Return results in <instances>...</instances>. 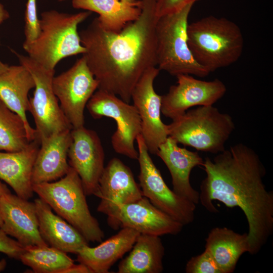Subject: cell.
<instances>
[{
  "label": "cell",
  "instance_id": "obj_13",
  "mask_svg": "<svg viewBox=\"0 0 273 273\" xmlns=\"http://www.w3.org/2000/svg\"><path fill=\"white\" fill-rule=\"evenodd\" d=\"M160 71L156 66L148 69L138 81L131 95L141 119V135L149 153L155 155L159 147L168 137L167 125L161 118V96L154 87Z\"/></svg>",
  "mask_w": 273,
  "mask_h": 273
},
{
  "label": "cell",
  "instance_id": "obj_19",
  "mask_svg": "<svg viewBox=\"0 0 273 273\" xmlns=\"http://www.w3.org/2000/svg\"><path fill=\"white\" fill-rule=\"evenodd\" d=\"M71 130L66 129L40 141L33 168V185L57 180L67 173L70 168L68 153Z\"/></svg>",
  "mask_w": 273,
  "mask_h": 273
},
{
  "label": "cell",
  "instance_id": "obj_6",
  "mask_svg": "<svg viewBox=\"0 0 273 273\" xmlns=\"http://www.w3.org/2000/svg\"><path fill=\"white\" fill-rule=\"evenodd\" d=\"M194 3L158 17L155 26L156 64L160 70L176 76L205 77L210 72L195 59L188 43V18Z\"/></svg>",
  "mask_w": 273,
  "mask_h": 273
},
{
  "label": "cell",
  "instance_id": "obj_21",
  "mask_svg": "<svg viewBox=\"0 0 273 273\" xmlns=\"http://www.w3.org/2000/svg\"><path fill=\"white\" fill-rule=\"evenodd\" d=\"M41 236L50 246L65 253L77 254L88 242L72 225L40 198L34 200Z\"/></svg>",
  "mask_w": 273,
  "mask_h": 273
},
{
  "label": "cell",
  "instance_id": "obj_7",
  "mask_svg": "<svg viewBox=\"0 0 273 273\" xmlns=\"http://www.w3.org/2000/svg\"><path fill=\"white\" fill-rule=\"evenodd\" d=\"M167 125L168 135L178 144L198 151L218 154L235 129L232 116L213 106L187 111Z\"/></svg>",
  "mask_w": 273,
  "mask_h": 273
},
{
  "label": "cell",
  "instance_id": "obj_18",
  "mask_svg": "<svg viewBox=\"0 0 273 273\" xmlns=\"http://www.w3.org/2000/svg\"><path fill=\"white\" fill-rule=\"evenodd\" d=\"M168 136L156 154L165 163L171 176L172 190L177 195L195 204L199 203L200 193L190 183V174L196 166H202L204 160L197 152L180 147Z\"/></svg>",
  "mask_w": 273,
  "mask_h": 273
},
{
  "label": "cell",
  "instance_id": "obj_9",
  "mask_svg": "<svg viewBox=\"0 0 273 273\" xmlns=\"http://www.w3.org/2000/svg\"><path fill=\"white\" fill-rule=\"evenodd\" d=\"M94 119L103 117L113 119L116 130L111 139L117 153L132 159H138V151L134 146L137 136L141 134V121L135 107L114 94L98 89L86 106Z\"/></svg>",
  "mask_w": 273,
  "mask_h": 273
},
{
  "label": "cell",
  "instance_id": "obj_30",
  "mask_svg": "<svg viewBox=\"0 0 273 273\" xmlns=\"http://www.w3.org/2000/svg\"><path fill=\"white\" fill-rule=\"evenodd\" d=\"M187 273H221L210 253L205 249L201 254L191 257L187 262Z\"/></svg>",
  "mask_w": 273,
  "mask_h": 273
},
{
  "label": "cell",
  "instance_id": "obj_1",
  "mask_svg": "<svg viewBox=\"0 0 273 273\" xmlns=\"http://www.w3.org/2000/svg\"><path fill=\"white\" fill-rule=\"evenodd\" d=\"M202 166L206 176L200 186L199 202L212 213L218 212L213 201L240 208L248 224V253L257 254L273 232V193L264 184L266 170L258 155L238 143L213 158H205Z\"/></svg>",
  "mask_w": 273,
  "mask_h": 273
},
{
  "label": "cell",
  "instance_id": "obj_12",
  "mask_svg": "<svg viewBox=\"0 0 273 273\" xmlns=\"http://www.w3.org/2000/svg\"><path fill=\"white\" fill-rule=\"evenodd\" d=\"M105 215L112 229L128 228L140 234L176 235L184 226L154 206L144 196L133 202L114 205Z\"/></svg>",
  "mask_w": 273,
  "mask_h": 273
},
{
  "label": "cell",
  "instance_id": "obj_25",
  "mask_svg": "<svg viewBox=\"0 0 273 273\" xmlns=\"http://www.w3.org/2000/svg\"><path fill=\"white\" fill-rule=\"evenodd\" d=\"M129 254L120 262L118 273H160L165 249L160 236L140 234Z\"/></svg>",
  "mask_w": 273,
  "mask_h": 273
},
{
  "label": "cell",
  "instance_id": "obj_26",
  "mask_svg": "<svg viewBox=\"0 0 273 273\" xmlns=\"http://www.w3.org/2000/svg\"><path fill=\"white\" fill-rule=\"evenodd\" d=\"M72 5L75 9L97 13L102 26L114 32L135 20L141 13V5L135 6L121 0H72Z\"/></svg>",
  "mask_w": 273,
  "mask_h": 273
},
{
  "label": "cell",
  "instance_id": "obj_37",
  "mask_svg": "<svg viewBox=\"0 0 273 273\" xmlns=\"http://www.w3.org/2000/svg\"><path fill=\"white\" fill-rule=\"evenodd\" d=\"M9 66L0 61V74L4 72L8 68Z\"/></svg>",
  "mask_w": 273,
  "mask_h": 273
},
{
  "label": "cell",
  "instance_id": "obj_38",
  "mask_svg": "<svg viewBox=\"0 0 273 273\" xmlns=\"http://www.w3.org/2000/svg\"><path fill=\"white\" fill-rule=\"evenodd\" d=\"M7 265V261L6 259H2L0 260V272L3 271Z\"/></svg>",
  "mask_w": 273,
  "mask_h": 273
},
{
  "label": "cell",
  "instance_id": "obj_3",
  "mask_svg": "<svg viewBox=\"0 0 273 273\" xmlns=\"http://www.w3.org/2000/svg\"><path fill=\"white\" fill-rule=\"evenodd\" d=\"M188 43L195 60L210 73L237 62L243 51L239 26L224 17L209 16L188 25Z\"/></svg>",
  "mask_w": 273,
  "mask_h": 273
},
{
  "label": "cell",
  "instance_id": "obj_27",
  "mask_svg": "<svg viewBox=\"0 0 273 273\" xmlns=\"http://www.w3.org/2000/svg\"><path fill=\"white\" fill-rule=\"evenodd\" d=\"M19 260L35 273H64L74 263L67 253L49 245L25 247Z\"/></svg>",
  "mask_w": 273,
  "mask_h": 273
},
{
  "label": "cell",
  "instance_id": "obj_24",
  "mask_svg": "<svg viewBox=\"0 0 273 273\" xmlns=\"http://www.w3.org/2000/svg\"><path fill=\"white\" fill-rule=\"evenodd\" d=\"M205 241V249L221 273L234 272L240 257L249 250L248 234L238 233L226 227L214 228Z\"/></svg>",
  "mask_w": 273,
  "mask_h": 273
},
{
  "label": "cell",
  "instance_id": "obj_36",
  "mask_svg": "<svg viewBox=\"0 0 273 273\" xmlns=\"http://www.w3.org/2000/svg\"><path fill=\"white\" fill-rule=\"evenodd\" d=\"M126 3L135 5L140 6L141 5V0H121Z\"/></svg>",
  "mask_w": 273,
  "mask_h": 273
},
{
  "label": "cell",
  "instance_id": "obj_35",
  "mask_svg": "<svg viewBox=\"0 0 273 273\" xmlns=\"http://www.w3.org/2000/svg\"><path fill=\"white\" fill-rule=\"evenodd\" d=\"M10 192H11L7 186L0 179V199L3 195Z\"/></svg>",
  "mask_w": 273,
  "mask_h": 273
},
{
  "label": "cell",
  "instance_id": "obj_15",
  "mask_svg": "<svg viewBox=\"0 0 273 273\" xmlns=\"http://www.w3.org/2000/svg\"><path fill=\"white\" fill-rule=\"evenodd\" d=\"M71 134L69 164L80 177L86 196H96L105 167V152L101 140L96 131L84 126L72 128Z\"/></svg>",
  "mask_w": 273,
  "mask_h": 273
},
{
  "label": "cell",
  "instance_id": "obj_2",
  "mask_svg": "<svg viewBox=\"0 0 273 273\" xmlns=\"http://www.w3.org/2000/svg\"><path fill=\"white\" fill-rule=\"evenodd\" d=\"M141 13L119 32L108 30L97 18L79 32L85 49L82 55L98 89L115 94L127 103L143 73L157 66L156 0H141Z\"/></svg>",
  "mask_w": 273,
  "mask_h": 273
},
{
  "label": "cell",
  "instance_id": "obj_34",
  "mask_svg": "<svg viewBox=\"0 0 273 273\" xmlns=\"http://www.w3.org/2000/svg\"><path fill=\"white\" fill-rule=\"evenodd\" d=\"M10 17L9 12L5 8L3 5L0 2V25ZM1 44V42H0Z\"/></svg>",
  "mask_w": 273,
  "mask_h": 273
},
{
  "label": "cell",
  "instance_id": "obj_20",
  "mask_svg": "<svg viewBox=\"0 0 273 273\" xmlns=\"http://www.w3.org/2000/svg\"><path fill=\"white\" fill-rule=\"evenodd\" d=\"M40 146V141L36 138L21 150L0 151V179L9 185L18 196L26 200L34 193L32 175Z\"/></svg>",
  "mask_w": 273,
  "mask_h": 273
},
{
  "label": "cell",
  "instance_id": "obj_4",
  "mask_svg": "<svg viewBox=\"0 0 273 273\" xmlns=\"http://www.w3.org/2000/svg\"><path fill=\"white\" fill-rule=\"evenodd\" d=\"M90 11L75 14L56 10L44 11L39 19V33L32 42L23 47L31 59L44 67L55 70L62 59L85 49L81 43L78 25L90 15Z\"/></svg>",
  "mask_w": 273,
  "mask_h": 273
},
{
  "label": "cell",
  "instance_id": "obj_17",
  "mask_svg": "<svg viewBox=\"0 0 273 273\" xmlns=\"http://www.w3.org/2000/svg\"><path fill=\"white\" fill-rule=\"evenodd\" d=\"M96 196L101 199L97 211L105 214L113 205L133 202L143 195L130 168L114 157L104 167Z\"/></svg>",
  "mask_w": 273,
  "mask_h": 273
},
{
  "label": "cell",
  "instance_id": "obj_5",
  "mask_svg": "<svg viewBox=\"0 0 273 273\" xmlns=\"http://www.w3.org/2000/svg\"><path fill=\"white\" fill-rule=\"evenodd\" d=\"M33 190L88 242H102L104 232L89 211L81 180L73 168L57 180L33 185Z\"/></svg>",
  "mask_w": 273,
  "mask_h": 273
},
{
  "label": "cell",
  "instance_id": "obj_31",
  "mask_svg": "<svg viewBox=\"0 0 273 273\" xmlns=\"http://www.w3.org/2000/svg\"><path fill=\"white\" fill-rule=\"evenodd\" d=\"M24 248L17 240L11 239L0 228V252L10 258L19 260Z\"/></svg>",
  "mask_w": 273,
  "mask_h": 273
},
{
  "label": "cell",
  "instance_id": "obj_40",
  "mask_svg": "<svg viewBox=\"0 0 273 273\" xmlns=\"http://www.w3.org/2000/svg\"><path fill=\"white\" fill-rule=\"evenodd\" d=\"M58 1H60V2H62V1H66V0H58Z\"/></svg>",
  "mask_w": 273,
  "mask_h": 273
},
{
  "label": "cell",
  "instance_id": "obj_10",
  "mask_svg": "<svg viewBox=\"0 0 273 273\" xmlns=\"http://www.w3.org/2000/svg\"><path fill=\"white\" fill-rule=\"evenodd\" d=\"M135 141L140 167L139 185L143 196L154 206L184 225L192 223L195 218L196 204L169 188L151 158L141 134L137 136Z\"/></svg>",
  "mask_w": 273,
  "mask_h": 273
},
{
  "label": "cell",
  "instance_id": "obj_41",
  "mask_svg": "<svg viewBox=\"0 0 273 273\" xmlns=\"http://www.w3.org/2000/svg\"><path fill=\"white\" fill-rule=\"evenodd\" d=\"M157 1V0H156Z\"/></svg>",
  "mask_w": 273,
  "mask_h": 273
},
{
  "label": "cell",
  "instance_id": "obj_23",
  "mask_svg": "<svg viewBox=\"0 0 273 273\" xmlns=\"http://www.w3.org/2000/svg\"><path fill=\"white\" fill-rule=\"evenodd\" d=\"M34 86L31 73L21 64L9 66L0 74V101L22 117L33 140L37 138L36 131L28 122L26 112L29 110L28 93Z\"/></svg>",
  "mask_w": 273,
  "mask_h": 273
},
{
  "label": "cell",
  "instance_id": "obj_29",
  "mask_svg": "<svg viewBox=\"0 0 273 273\" xmlns=\"http://www.w3.org/2000/svg\"><path fill=\"white\" fill-rule=\"evenodd\" d=\"M39 31V19L37 15L36 0H27L25 13V40L23 47L35 40Z\"/></svg>",
  "mask_w": 273,
  "mask_h": 273
},
{
  "label": "cell",
  "instance_id": "obj_16",
  "mask_svg": "<svg viewBox=\"0 0 273 273\" xmlns=\"http://www.w3.org/2000/svg\"><path fill=\"white\" fill-rule=\"evenodd\" d=\"M1 229L24 247L49 245L39 233L35 205L11 192L0 199Z\"/></svg>",
  "mask_w": 273,
  "mask_h": 273
},
{
  "label": "cell",
  "instance_id": "obj_14",
  "mask_svg": "<svg viewBox=\"0 0 273 273\" xmlns=\"http://www.w3.org/2000/svg\"><path fill=\"white\" fill-rule=\"evenodd\" d=\"M176 84L161 96V113L173 120L195 106L213 105L223 97L226 87L219 79H198L190 74L176 76Z\"/></svg>",
  "mask_w": 273,
  "mask_h": 273
},
{
  "label": "cell",
  "instance_id": "obj_8",
  "mask_svg": "<svg viewBox=\"0 0 273 273\" xmlns=\"http://www.w3.org/2000/svg\"><path fill=\"white\" fill-rule=\"evenodd\" d=\"M13 52L20 64L28 70L34 81V90L29 99L28 111L33 118L37 138L41 141L53 134L72 129L53 90L55 70L44 67L28 56Z\"/></svg>",
  "mask_w": 273,
  "mask_h": 273
},
{
  "label": "cell",
  "instance_id": "obj_28",
  "mask_svg": "<svg viewBox=\"0 0 273 273\" xmlns=\"http://www.w3.org/2000/svg\"><path fill=\"white\" fill-rule=\"evenodd\" d=\"M33 140L22 117L0 101V151H18Z\"/></svg>",
  "mask_w": 273,
  "mask_h": 273
},
{
  "label": "cell",
  "instance_id": "obj_11",
  "mask_svg": "<svg viewBox=\"0 0 273 273\" xmlns=\"http://www.w3.org/2000/svg\"><path fill=\"white\" fill-rule=\"evenodd\" d=\"M98 87V81L83 55L69 69L54 76V92L72 128L84 126L85 108Z\"/></svg>",
  "mask_w": 273,
  "mask_h": 273
},
{
  "label": "cell",
  "instance_id": "obj_33",
  "mask_svg": "<svg viewBox=\"0 0 273 273\" xmlns=\"http://www.w3.org/2000/svg\"><path fill=\"white\" fill-rule=\"evenodd\" d=\"M64 273H92V271L87 266L79 263L78 264L74 263L66 269Z\"/></svg>",
  "mask_w": 273,
  "mask_h": 273
},
{
  "label": "cell",
  "instance_id": "obj_39",
  "mask_svg": "<svg viewBox=\"0 0 273 273\" xmlns=\"http://www.w3.org/2000/svg\"><path fill=\"white\" fill-rule=\"evenodd\" d=\"M3 224V220L2 216L0 212V228H2Z\"/></svg>",
  "mask_w": 273,
  "mask_h": 273
},
{
  "label": "cell",
  "instance_id": "obj_32",
  "mask_svg": "<svg viewBox=\"0 0 273 273\" xmlns=\"http://www.w3.org/2000/svg\"><path fill=\"white\" fill-rule=\"evenodd\" d=\"M198 0H157L156 13L158 17L178 10L189 3H195Z\"/></svg>",
  "mask_w": 273,
  "mask_h": 273
},
{
  "label": "cell",
  "instance_id": "obj_22",
  "mask_svg": "<svg viewBox=\"0 0 273 273\" xmlns=\"http://www.w3.org/2000/svg\"><path fill=\"white\" fill-rule=\"evenodd\" d=\"M140 234L132 229L121 228L96 247H82L76 254V260L87 266L92 273H108L118 259L130 251Z\"/></svg>",
  "mask_w": 273,
  "mask_h": 273
}]
</instances>
